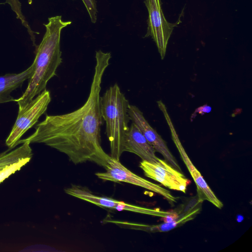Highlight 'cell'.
I'll list each match as a JSON object with an SVG mask.
<instances>
[{
    "instance_id": "cell-4",
    "label": "cell",
    "mask_w": 252,
    "mask_h": 252,
    "mask_svg": "<svg viewBox=\"0 0 252 252\" xmlns=\"http://www.w3.org/2000/svg\"><path fill=\"white\" fill-rule=\"evenodd\" d=\"M51 100L50 93L45 89L24 107L19 108L17 118L5 141L9 149L18 145L24 134L35 125L46 112Z\"/></svg>"
},
{
    "instance_id": "cell-6",
    "label": "cell",
    "mask_w": 252,
    "mask_h": 252,
    "mask_svg": "<svg viewBox=\"0 0 252 252\" xmlns=\"http://www.w3.org/2000/svg\"><path fill=\"white\" fill-rule=\"evenodd\" d=\"M144 3L149 14L145 37L151 36L152 38L161 59H163L172 31L181 21L170 23L166 20L162 12L160 0H145Z\"/></svg>"
},
{
    "instance_id": "cell-12",
    "label": "cell",
    "mask_w": 252,
    "mask_h": 252,
    "mask_svg": "<svg viewBox=\"0 0 252 252\" xmlns=\"http://www.w3.org/2000/svg\"><path fill=\"white\" fill-rule=\"evenodd\" d=\"M201 202L197 200L191 206L188 204L185 207V209L182 210L179 217L171 221L164 222L159 224L152 225L134 223H129V224L134 226L135 229L148 232L155 233L169 231L193 220L200 212V207L198 205Z\"/></svg>"
},
{
    "instance_id": "cell-5",
    "label": "cell",
    "mask_w": 252,
    "mask_h": 252,
    "mask_svg": "<svg viewBox=\"0 0 252 252\" xmlns=\"http://www.w3.org/2000/svg\"><path fill=\"white\" fill-rule=\"evenodd\" d=\"M104 168L105 172L95 173V175L100 179L114 182H126L139 186L161 195L170 203L177 202V198L173 196L168 190L131 172L119 160L110 156Z\"/></svg>"
},
{
    "instance_id": "cell-9",
    "label": "cell",
    "mask_w": 252,
    "mask_h": 252,
    "mask_svg": "<svg viewBox=\"0 0 252 252\" xmlns=\"http://www.w3.org/2000/svg\"><path fill=\"white\" fill-rule=\"evenodd\" d=\"M128 113L130 120L140 130L156 152L160 153L170 165L182 172L177 161L170 151L166 142L150 125L143 112L136 106L129 104Z\"/></svg>"
},
{
    "instance_id": "cell-16",
    "label": "cell",
    "mask_w": 252,
    "mask_h": 252,
    "mask_svg": "<svg viewBox=\"0 0 252 252\" xmlns=\"http://www.w3.org/2000/svg\"><path fill=\"white\" fill-rule=\"evenodd\" d=\"M32 157L23 158L0 170V183L28 163Z\"/></svg>"
},
{
    "instance_id": "cell-10",
    "label": "cell",
    "mask_w": 252,
    "mask_h": 252,
    "mask_svg": "<svg viewBox=\"0 0 252 252\" xmlns=\"http://www.w3.org/2000/svg\"><path fill=\"white\" fill-rule=\"evenodd\" d=\"M165 119L170 128L173 141L196 185L198 200L200 202L207 200L217 208L221 209L223 207L222 203L214 194L200 172L195 168L188 156L179 139L170 117H166Z\"/></svg>"
},
{
    "instance_id": "cell-7",
    "label": "cell",
    "mask_w": 252,
    "mask_h": 252,
    "mask_svg": "<svg viewBox=\"0 0 252 252\" xmlns=\"http://www.w3.org/2000/svg\"><path fill=\"white\" fill-rule=\"evenodd\" d=\"M144 175L166 188L186 192L189 181L181 172L170 165L165 160L158 158L154 163L142 160L139 165Z\"/></svg>"
},
{
    "instance_id": "cell-3",
    "label": "cell",
    "mask_w": 252,
    "mask_h": 252,
    "mask_svg": "<svg viewBox=\"0 0 252 252\" xmlns=\"http://www.w3.org/2000/svg\"><path fill=\"white\" fill-rule=\"evenodd\" d=\"M129 104L117 83L100 96L101 115L106 122V133L110 142L111 157L119 160L124 152L125 139L129 129Z\"/></svg>"
},
{
    "instance_id": "cell-18",
    "label": "cell",
    "mask_w": 252,
    "mask_h": 252,
    "mask_svg": "<svg viewBox=\"0 0 252 252\" xmlns=\"http://www.w3.org/2000/svg\"><path fill=\"white\" fill-rule=\"evenodd\" d=\"M211 109V107L210 106L205 104L196 108L193 114H192L191 117L193 119L196 114H199L202 115L205 113H210Z\"/></svg>"
},
{
    "instance_id": "cell-13",
    "label": "cell",
    "mask_w": 252,
    "mask_h": 252,
    "mask_svg": "<svg viewBox=\"0 0 252 252\" xmlns=\"http://www.w3.org/2000/svg\"><path fill=\"white\" fill-rule=\"evenodd\" d=\"M33 65L29 66L24 71L19 73H7L0 76V104L15 99L10 93L22 86L23 83L31 76Z\"/></svg>"
},
{
    "instance_id": "cell-14",
    "label": "cell",
    "mask_w": 252,
    "mask_h": 252,
    "mask_svg": "<svg viewBox=\"0 0 252 252\" xmlns=\"http://www.w3.org/2000/svg\"><path fill=\"white\" fill-rule=\"evenodd\" d=\"M30 143L25 142L13 150L11 149L0 154V170L23 158L32 157V149Z\"/></svg>"
},
{
    "instance_id": "cell-11",
    "label": "cell",
    "mask_w": 252,
    "mask_h": 252,
    "mask_svg": "<svg viewBox=\"0 0 252 252\" xmlns=\"http://www.w3.org/2000/svg\"><path fill=\"white\" fill-rule=\"evenodd\" d=\"M124 151L135 154L142 160L151 163L156 162L158 159L154 148L133 123L129 126L126 134Z\"/></svg>"
},
{
    "instance_id": "cell-1",
    "label": "cell",
    "mask_w": 252,
    "mask_h": 252,
    "mask_svg": "<svg viewBox=\"0 0 252 252\" xmlns=\"http://www.w3.org/2000/svg\"><path fill=\"white\" fill-rule=\"evenodd\" d=\"M96 64L90 94L78 109L64 114L46 115L34 132L20 139L25 142L44 143L65 154L74 164L94 162L104 167L110 156L101 146V84L111 58L110 53L96 51Z\"/></svg>"
},
{
    "instance_id": "cell-17",
    "label": "cell",
    "mask_w": 252,
    "mask_h": 252,
    "mask_svg": "<svg viewBox=\"0 0 252 252\" xmlns=\"http://www.w3.org/2000/svg\"><path fill=\"white\" fill-rule=\"evenodd\" d=\"M90 16L92 23L97 20L96 0H82Z\"/></svg>"
},
{
    "instance_id": "cell-15",
    "label": "cell",
    "mask_w": 252,
    "mask_h": 252,
    "mask_svg": "<svg viewBox=\"0 0 252 252\" xmlns=\"http://www.w3.org/2000/svg\"><path fill=\"white\" fill-rule=\"evenodd\" d=\"M6 3L10 5L12 10L15 12L16 18L20 20L22 25L27 29L29 34L30 35L33 45L36 47L35 44V38L33 31L31 29L28 23L26 21L21 11V3L19 0H6Z\"/></svg>"
},
{
    "instance_id": "cell-2",
    "label": "cell",
    "mask_w": 252,
    "mask_h": 252,
    "mask_svg": "<svg viewBox=\"0 0 252 252\" xmlns=\"http://www.w3.org/2000/svg\"><path fill=\"white\" fill-rule=\"evenodd\" d=\"M63 21L61 16L48 19L44 24L46 32L39 45L36 47L32 73L22 95L15 101L19 108L24 107L35 96L46 89L48 82L56 75V70L62 63L60 39L63 29L71 24Z\"/></svg>"
},
{
    "instance_id": "cell-8",
    "label": "cell",
    "mask_w": 252,
    "mask_h": 252,
    "mask_svg": "<svg viewBox=\"0 0 252 252\" xmlns=\"http://www.w3.org/2000/svg\"><path fill=\"white\" fill-rule=\"evenodd\" d=\"M65 192L73 197L89 202L94 205L118 211L126 210L162 218H165L173 213V212H166L158 209H152L135 206L112 198L96 196L92 193L88 189L75 185L65 189Z\"/></svg>"
}]
</instances>
